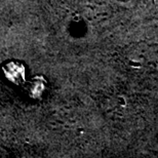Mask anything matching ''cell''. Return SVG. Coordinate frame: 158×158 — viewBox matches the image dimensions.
I'll return each mask as SVG.
<instances>
[{
	"label": "cell",
	"mask_w": 158,
	"mask_h": 158,
	"mask_svg": "<svg viewBox=\"0 0 158 158\" xmlns=\"http://www.w3.org/2000/svg\"><path fill=\"white\" fill-rule=\"evenodd\" d=\"M5 77L15 84L20 85L25 82V66L18 62H9L3 66Z\"/></svg>",
	"instance_id": "obj_1"
},
{
	"label": "cell",
	"mask_w": 158,
	"mask_h": 158,
	"mask_svg": "<svg viewBox=\"0 0 158 158\" xmlns=\"http://www.w3.org/2000/svg\"><path fill=\"white\" fill-rule=\"evenodd\" d=\"M45 86H46L45 79L40 76L34 77L30 81V83L27 87L29 96L31 98H33V99H39L43 94L44 90H45Z\"/></svg>",
	"instance_id": "obj_2"
}]
</instances>
